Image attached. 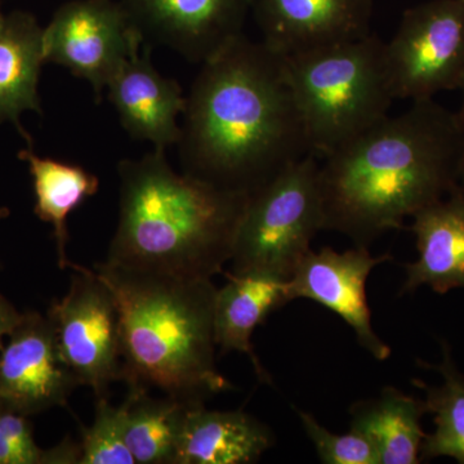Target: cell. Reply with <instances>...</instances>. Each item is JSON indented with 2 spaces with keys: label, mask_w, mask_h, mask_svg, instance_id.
Segmentation results:
<instances>
[{
  "label": "cell",
  "mask_w": 464,
  "mask_h": 464,
  "mask_svg": "<svg viewBox=\"0 0 464 464\" xmlns=\"http://www.w3.org/2000/svg\"><path fill=\"white\" fill-rule=\"evenodd\" d=\"M18 157L29 164L35 191V215L53 226L58 266L65 270L70 265L66 257L67 217L99 191V179L83 167L38 157L32 150L21 151Z\"/></svg>",
  "instance_id": "ffe728a7"
},
{
  "label": "cell",
  "mask_w": 464,
  "mask_h": 464,
  "mask_svg": "<svg viewBox=\"0 0 464 464\" xmlns=\"http://www.w3.org/2000/svg\"><path fill=\"white\" fill-rule=\"evenodd\" d=\"M411 218V230L417 237L420 257L405 265L401 295L424 285L439 295L464 288L463 186L418 210Z\"/></svg>",
  "instance_id": "9a60e30c"
},
{
  "label": "cell",
  "mask_w": 464,
  "mask_h": 464,
  "mask_svg": "<svg viewBox=\"0 0 464 464\" xmlns=\"http://www.w3.org/2000/svg\"><path fill=\"white\" fill-rule=\"evenodd\" d=\"M391 259L389 253L373 257L365 246L342 253L331 246L317 252L311 249L288 280L290 301L311 299L337 314L355 332L360 346L383 362L389 359L391 348L372 325L365 286L372 271Z\"/></svg>",
  "instance_id": "30bf717a"
},
{
  "label": "cell",
  "mask_w": 464,
  "mask_h": 464,
  "mask_svg": "<svg viewBox=\"0 0 464 464\" xmlns=\"http://www.w3.org/2000/svg\"><path fill=\"white\" fill-rule=\"evenodd\" d=\"M45 63L43 29L25 14H3L0 9V123H18L26 110L41 112L38 81Z\"/></svg>",
  "instance_id": "d6986e66"
},
{
  "label": "cell",
  "mask_w": 464,
  "mask_h": 464,
  "mask_svg": "<svg viewBox=\"0 0 464 464\" xmlns=\"http://www.w3.org/2000/svg\"><path fill=\"white\" fill-rule=\"evenodd\" d=\"M396 100H431L460 88L464 76V0H430L406 9L386 43Z\"/></svg>",
  "instance_id": "52a82bcc"
},
{
  "label": "cell",
  "mask_w": 464,
  "mask_h": 464,
  "mask_svg": "<svg viewBox=\"0 0 464 464\" xmlns=\"http://www.w3.org/2000/svg\"><path fill=\"white\" fill-rule=\"evenodd\" d=\"M127 405L112 406L97 399L96 415L90 429L83 430L79 464H136L125 442Z\"/></svg>",
  "instance_id": "603a6c76"
},
{
  "label": "cell",
  "mask_w": 464,
  "mask_h": 464,
  "mask_svg": "<svg viewBox=\"0 0 464 464\" xmlns=\"http://www.w3.org/2000/svg\"><path fill=\"white\" fill-rule=\"evenodd\" d=\"M460 88H462V90H463V106H462V111L459 112V115H460V118H462L463 127H464V76H463L462 85H460Z\"/></svg>",
  "instance_id": "83f0119b"
},
{
  "label": "cell",
  "mask_w": 464,
  "mask_h": 464,
  "mask_svg": "<svg viewBox=\"0 0 464 464\" xmlns=\"http://www.w3.org/2000/svg\"><path fill=\"white\" fill-rule=\"evenodd\" d=\"M121 210L105 264L179 279H212L231 261L249 195L174 172L166 150L118 166Z\"/></svg>",
  "instance_id": "3957f363"
},
{
  "label": "cell",
  "mask_w": 464,
  "mask_h": 464,
  "mask_svg": "<svg viewBox=\"0 0 464 464\" xmlns=\"http://www.w3.org/2000/svg\"><path fill=\"white\" fill-rule=\"evenodd\" d=\"M426 413L422 400L384 387L377 398L351 406L350 430L371 441L378 464H417L426 436L420 420Z\"/></svg>",
  "instance_id": "ac0fdd59"
},
{
  "label": "cell",
  "mask_w": 464,
  "mask_h": 464,
  "mask_svg": "<svg viewBox=\"0 0 464 464\" xmlns=\"http://www.w3.org/2000/svg\"><path fill=\"white\" fill-rule=\"evenodd\" d=\"M426 364V362H424ZM427 365V364H426ZM442 375V384L427 386L420 381L414 384L426 391L427 413L433 414L435 431L424 436L420 459L449 457L464 464V377L458 371L450 348L442 344V362L429 365Z\"/></svg>",
  "instance_id": "7402d4cb"
},
{
  "label": "cell",
  "mask_w": 464,
  "mask_h": 464,
  "mask_svg": "<svg viewBox=\"0 0 464 464\" xmlns=\"http://www.w3.org/2000/svg\"><path fill=\"white\" fill-rule=\"evenodd\" d=\"M227 282L217 288L215 340L221 353H244L249 357L258 380L273 383L271 375L259 362L252 335L268 316L290 301L288 280L264 274H226Z\"/></svg>",
  "instance_id": "e0dca14e"
},
{
  "label": "cell",
  "mask_w": 464,
  "mask_h": 464,
  "mask_svg": "<svg viewBox=\"0 0 464 464\" xmlns=\"http://www.w3.org/2000/svg\"><path fill=\"white\" fill-rule=\"evenodd\" d=\"M311 155L325 159L389 116L386 43L374 34L285 57Z\"/></svg>",
  "instance_id": "5b68a950"
},
{
  "label": "cell",
  "mask_w": 464,
  "mask_h": 464,
  "mask_svg": "<svg viewBox=\"0 0 464 464\" xmlns=\"http://www.w3.org/2000/svg\"><path fill=\"white\" fill-rule=\"evenodd\" d=\"M27 417L0 400V464H44Z\"/></svg>",
  "instance_id": "d4e9b609"
},
{
  "label": "cell",
  "mask_w": 464,
  "mask_h": 464,
  "mask_svg": "<svg viewBox=\"0 0 464 464\" xmlns=\"http://www.w3.org/2000/svg\"><path fill=\"white\" fill-rule=\"evenodd\" d=\"M94 275L114 295L121 326V378L128 390L161 391L188 406L234 389L216 364L212 279L133 273L108 264Z\"/></svg>",
  "instance_id": "277c9868"
},
{
  "label": "cell",
  "mask_w": 464,
  "mask_h": 464,
  "mask_svg": "<svg viewBox=\"0 0 464 464\" xmlns=\"http://www.w3.org/2000/svg\"><path fill=\"white\" fill-rule=\"evenodd\" d=\"M270 427L244 411L190 406L183 417L173 464H249L273 447Z\"/></svg>",
  "instance_id": "2e32d148"
},
{
  "label": "cell",
  "mask_w": 464,
  "mask_h": 464,
  "mask_svg": "<svg viewBox=\"0 0 464 464\" xmlns=\"http://www.w3.org/2000/svg\"><path fill=\"white\" fill-rule=\"evenodd\" d=\"M23 314L18 313L14 304H9L7 299L0 295V350L5 347L3 340L5 335L11 334V332L16 328Z\"/></svg>",
  "instance_id": "4316f807"
},
{
  "label": "cell",
  "mask_w": 464,
  "mask_h": 464,
  "mask_svg": "<svg viewBox=\"0 0 464 464\" xmlns=\"http://www.w3.org/2000/svg\"><path fill=\"white\" fill-rule=\"evenodd\" d=\"M125 442L136 464H173L183 417L190 406L128 390Z\"/></svg>",
  "instance_id": "44dd1931"
},
{
  "label": "cell",
  "mask_w": 464,
  "mask_h": 464,
  "mask_svg": "<svg viewBox=\"0 0 464 464\" xmlns=\"http://www.w3.org/2000/svg\"><path fill=\"white\" fill-rule=\"evenodd\" d=\"M69 268L74 270L69 292L52 304L47 316L79 386L106 398L110 384L121 378V314L111 290L93 271L72 262Z\"/></svg>",
  "instance_id": "ba28073f"
},
{
  "label": "cell",
  "mask_w": 464,
  "mask_h": 464,
  "mask_svg": "<svg viewBox=\"0 0 464 464\" xmlns=\"http://www.w3.org/2000/svg\"><path fill=\"white\" fill-rule=\"evenodd\" d=\"M177 143L183 173L250 195L310 155L285 57L241 35L201 63Z\"/></svg>",
  "instance_id": "6da1fadb"
},
{
  "label": "cell",
  "mask_w": 464,
  "mask_h": 464,
  "mask_svg": "<svg viewBox=\"0 0 464 464\" xmlns=\"http://www.w3.org/2000/svg\"><path fill=\"white\" fill-rule=\"evenodd\" d=\"M302 427L313 441L320 462L325 464H378L377 453L368 439L350 430L337 435L317 422L313 414L297 411Z\"/></svg>",
  "instance_id": "cb8c5ba5"
},
{
  "label": "cell",
  "mask_w": 464,
  "mask_h": 464,
  "mask_svg": "<svg viewBox=\"0 0 464 464\" xmlns=\"http://www.w3.org/2000/svg\"><path fill=\"white\" fill-rule=\"evenodd\" d=\"M462 182V118L433 99L415 101L323 159L324 230L369 248Z\"/></svg>",
  "instance_id": "7a4b0ae2"
},
{
  "label": "cell",
  "mask_w": 464,
  "mask_h": 464,
  "mask_svg": "<svg viewBox=\"0 0 464 464\" xmlns=\"http://www.w3.org/2000/svg\"><path fill=\"white\" fill-rule=\"evenodd\" d=\"M81 444L63 440L57 447L48 449L44 454V464H75L81 463Z\"/></svg>",
  "instance_id": "484cf974"
},
{
  "label": "cell",
  "mask_w": 464,
  "mask_h": 464,
  "mask_svg": "<svg viewBox=\"0 0 464 464\" xmlns=\"http://www.w3.org/2000/svg\"><path fill=\"white\" fill-rule=\"evenodd\" d=\"M0 350V400L25 415L66 406L79 386L58 350L48 316L23 314Z\"/></svg>",
  "instance_id": "7c38bea8"
},
{
  "label": "cell",
  "mask_w": 464,
  "mask_h": 464,
  "mask_svg": "<svg viewBox=\"0 0 464 464\" xmlns=\"http://www.w3.org/2000/svg\"><path fill=\"white\" fill-rule=\"evenodd\" d=\"M319 159L307 155L249 195L232 250V273L289 280L324 230Z\"/></svg>",
  "instance_id": "8992f818"
},
{
  "label": "cell",
  "mask_w": 464,
  "mask_h": 464,
  "mask_svg": "<svg viewBox=\"0 0 464 464\" xmlns=\"http://www.w3.org/2000/svg\"><path fill=\"white\" fill-rule=\"evenodd\" d=\"M140 36L121 2L72 0L43 30V53L45 63L65 66L90 82L101 100Z\"/></svg>",
  "instance_id": "9c48e42d"
},
{
  "label": "cell",
  "mask_w": 464,
  "mask_h": 464,
  "mask_svg": "<svg viewBox=\"0 0 464 464\" xmlns=\"http://www.w3.org/2000/svg\"><path fill=\"white\" fill-rule=\"evenodd\" d=\"M268 48L284 57L371 34L373 0H250Z\"/></svg>",
  "instance_id": "4fadbf2b"
},
{
  "label": "cell",
  "mask_w": 464,
  "mask_h": 464,
  "mask_svg": "<svg viewBox=\"0 0 464 464\" xmlns=\"http://www.w3.org/2000/svg\"><path fill=\"white\" fill-rule=\"evenodd\" d=\"M145 42L204 63L243 35L250 0H121Z\"/></svg>",
  "instance_id": "8fae6325"
},
{
  "label": "cell",
  "mask_w": 464,
  "mask_h": 464,
  "mask_svg": "<svg viewBox=\"0 0 464 464\" xmlns=\"http://www.w3.org/2000/svg\"><path fill=\"white\" fill-rule=\"evenodd\" d=\"M150 53V43L142 36L137 38L130 57L108 85L109 99L133 139L166 150L179 141L181 127L177 119L185 111L188 97L179 82L159 74Z\"/></svg>",
  "instance_id": "5bb4252c"
}]
</instances>
